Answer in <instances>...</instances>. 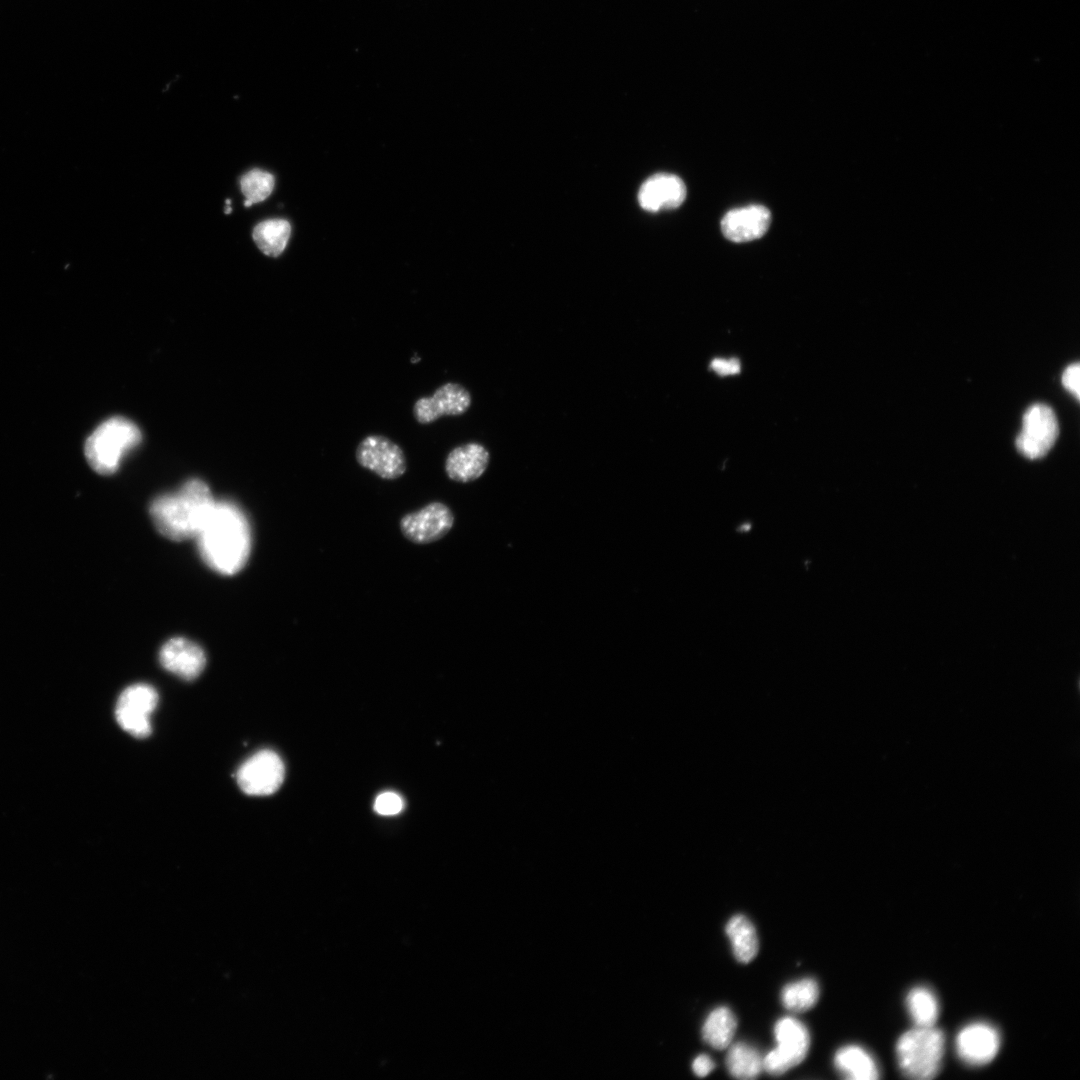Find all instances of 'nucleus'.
Listing matches in <instances>:
<instances>
[{
	"instance_id": "14",
	"label": "nucleus",
	"mask_w": 1080,
	"mask_h": 1080,
	"mask_svg": "<svg viewBox=\"0 0 1080 1080\" xmlns=\"http://www.w3.org/2000/svg\"><path fill=\"white\" fill-rule=\"evenodd\" d=\"M771 223L770 211L762 205H749L727 212L721 220L723 235L736 243L762 237Z\"/></svg>"
},
{
	"instance_id": "21",
	"label": "nucleus",
	"mask_w": 1080,
	"mask_h": 1080,
	"mask_svg": "<svg viewBox=\"0 0 1080 1080\" xmlns=\"http://www.w3.org/2000/svg\"><path fill=\"white\" fill-rule=\"evenodd\" d=\"M729 1073L738 1079H754L763 1070V1057L751 1045L743 1042L733 1044L726 1056Z\"/></svg>"
},
{
	"instance_id": "24",
	"label": "nucleus",
	"mask_w": 1080,
	"mask_h": 1080,
	"mask_svg": "<svg viewBox=\"0 0 1080 1080\" xmlns=\"http://www.w3.org/2000/svg\"><path fill=\"white\" fill-rule=\"evenodd\" d=\"M274 176L261 169H252L240 179V188L245 196L244 206L249 207L264 201L273 191Z\"/></svg>"
},
{
	"instance_id": "12",
	"label": "nucleus",
	"mask_w": 1080,
	"mask_h": 1080,
	"mask_svg": "<svg viewBox=\"0 0 1080 1080\" xmlns=\"http://www.w3.org/2000/svg\"><path fill=\"white\" fill-rule=\"evenodd\" d=\"M958 1056L967 1064L978 1066L992 1061L1000 1048L998 1031L984 1022L963 1027L955 1041Z\"/></svg>"
},
{
	"instance_id": "3",
	"label": "nucleus",
	"mask_w": 1080,
	"mask_h": 1080,
	"mask_svg": "<svg viewBox=\"0 0 1080 1080\" xmlns=\"http://www.w3.org/2000/svg\"><path fill=\"white\" fill-rule=\"evenodd\" d=\"M141 431L124 417H112L101 423L85 443V456L94 471L114 473L122 458L141 442Z\"/></svg>"
},
{
	"instance_id": "29",
	"label": "nucleus",
	"mask_w": 1080,
	"mask_h": 1080,
	"mask_svg": "<svg viewBox=\"0 0 1080 1080\" xmlns=\"http://www.w3.org/2000/svg\"><path fill=\"white\" fill-rule=\"evenodd\" d=\"M226 204H227V206L225 207V213L229 214L232 211L231 207L229 206V204H230L229 199H227Z\"/></svg>"
},
{
	"instance_id": "9",
	"label": "nucleus",
	"mask_w": 1080,
	"mask_h": 1080,
	"mask_svg": "<svg viewBox=\"0 0 1080 1080\" xmlns=\"http://www.w3.org/2000/svg\"><path fill=\"white\" fill-rule=\"evenodd\" d=\"M454 520V514L447 504L433 501L405 514L399 526L407 540L423 545L442 539L453 527Z\"/></svg>"
},
{
	"instance_id": "5",
	"label": "nucleus",
	"mask_w": 1080,
	"mask_h": 1080,
	"mask_svg": "<svg viewBox=\"0 0 1080 1080\" xmlns=\"http://www.w3.org/2000/svg\"><path fill=\"white\" fill-rule=\"evenodd\" d=\"M776 1047L763 1057V1070L778 1076L801 1063L810 1045L807 1027L798 1019L784 1017L774 1026Z\"/></svg>"
},
{
	"instance_id": "4",
	"label": "nucleus",
	"mask_w": 1080,
	"mask_h": 1080,
	"mask_svg": "<svg viewBox=\"0 0 1080 1080\" xmlns=\"http://www.w3.org/2000/svg\"><path fill=\"white\" fill-rule=\"evenodd\" d=\"M944 1036L933 1026H916L904 1032L896 1044L901 1072L913 1079H931L940 1070Z\"/></svg>"
},
{
	"instance_id": "2",
	"label": "nucleus",
	"mask_w": 1080,
	"mask_h": 1080,
	"mask_svg": "<svg viewBox=\"0 0 1080 1080\" xmlns=\"http://www.w3.org/2000/svg\"><path fill=\"white\" fill-rule=\"evenodd\" d=\"M215 501L205 482L191 479L178 491L154 499L149 512L163 536L183 541L196 537Z\"/></svg>"
},
{
	"instance_id": "10",
	"label": "nucleus",
	"mask_w": 1080,
	"mask_h": 1080,
	"mask_svg": "<svg viewBox=\"0 0 1080 1080\" xmlns=\"http://www.w3.org/2000/svg\"><path fill=\"white\" fill-rule=\"evenodd\" d=\"M285 767L280 756L272 750H261L248 758L237 772L241 790L251 796H267L283 783Z\"/></svg>"
},
{
	"instance_id": "22",
	"label": "nucleus",
	"mask_w": 1080,
	"mask_h": 1080,
	"mask_svg": "<svg viewBox=\"0 0 1080 1080\" xmlns=\"http://www.w3.org/2000/svg\"><path fill=\"white\" fill-rule=\"evenodd\" d=\"M909 1015L916 1026H933L938 1018L939 1005L934 993L926 987H915L906 997Z\"/></svg>"
},
{
	"instance_id": "15",
	"label": "nucleus",
	"mask_w": 1080,
	"mask_h": 1080,
	"mask_svg": "<svg viewBox=\"0 0 1080 1080\" xmlns=\"http://www.w3.org/2000/svg\"><path fill=\"white\" fill-rule=\"evenodd\" d=\"M490 453L481 443L471 441L452 448L444 461L447 477L458 483L479 479L488 468Z\"/></svg>"
},
{
	"instance_id": "27",
	"label": "nucleus",
	"mask_w": 1080,
	"mask_h": 1080,
	"mask_svg": "<svg viewBox=\"0 0 1080 1080\" xmlns=\"http://www.w3.org/2000/svg\"><path fill=\"white\" fill-rule=\"evenodd\" d=\"M710 367L721 376L734 375L740 371V362L737 359H714Z\"/></svg>"
},
{
	"instance_id": "17",
	"label": "nucleus",
	"mask_w": 1080,
	"mask_h": 1080,
	"mask_svg": "<svg viewBox=\"0 0 1080 1080\" xmlns=\"http://www.w3.org/2000/svg\"><path fill=\"white\" fill-rule=\"evenodd\" d=\"M837 1071L848 1079L875 1080L879 1069L874 1058L858 1045H846L838 1049L834 1056Z\"/></svg>"
},
{
	"instance_id": "8",
	"label": "nucleus",
	"mask_w": 1080,
	"mask_h": 1080,
	"mask_svg": "<svg viewBox=\"0 0 1080 1080\" xmlns=\"http://www.w3.org/2000/svg\"><path fill=\"white\" fill-rule=\"evenodd\" d=\"M1058 434L1059 425L1055 412L1048 405L1037 403L1024 413L1016 447L1023 456L1038 459L1050 451Z\"/></svg>"
},
{
	"instance_id": "25",
	"label": "nucleus",
	"mask_w": 1080,
	"mask_h": 1080,
	"mask_svg": "<svg viewBox=\"0 0 1080 1080\" xmlns=\"http://www.w3.org/2000/svg\"><path fill=\"white\" fill-rule=\"evenodd\" d=\"M403 809V800L395 792H384L377 796L374 802V810L385 816L396 815Z\"/></svg>"
},
{
	"instance_id": "19",
	"label": "nucleus",
	"mask_w": 1080,
	"mask_h": 1080,
	"mask_svg": "<svg viewBox=\"0 0 1080 1080\" xmlns=\"http://www.w3.org/2000/svg\"><path fill=\"white\" fill-rule=\"evenodd\" d=\"M737 1020L733 1012L724 1006L712 1010L702 1026L703 1040L715 1049L728 1047L734 1037Z\"/></svg>"
},
{
	"instance_id": "1",
	"label": "nucleus",
	"mask_w": 1080,
	"mask_h": 1080,
	"mask_svg": "<svg viewBox=\"0 0 1080 1080\" xmlns=\"http://www.w3.org/2000/svg\"><path fill=\"white\" fill-rule=\"evenodd\" d=\"M195 539L203 561L222 575L240 571L251 550L249 522L229 501H215Z\"/></svg>"
},
{
	"instance_id": "13",
	"label": "nucleus",
	"mask_w": 1080,
	"mask_h": 1080,
	"mask_svg": "<svg viewBox=\"0 0 1080 1080\" xmlns=\"http://www.w3.org/2000/svg\"><path fill=\"white\" fill-rule=\"evenodd\" d=\"M160 664L168 672L184 680H194L206 665L203 649L183 637L168 640L159 653Z\"/></svg>"
},
{
	"instance_id": "6",
	"label": "nucleus",
	"mask_w": 1080,
	"mask_h": 1080,
	"mask_svg": "<svg viewBox=\"0 0 1080 1080\" xmlns=\"http://www.w3.org/2000/svg\"><path fill=\"white\" fill-rule=\"evenodd\" d=\"M355 459L359 466L384 480H396L407 470L403 449L381 434H369L361 439L355 450Z\"/></svg>"
},
{
	"instance_id": "7",
	"label": "nucleus",
	"mask_w": 1080,
	"mask_h": 1080,
	"mask_svg": "<svg viewBox=\"0 0 1080 1080\" xmlns=\"http://www.w3.org/2000/svg\"><path fill=\"white\" fill-rule=\"evenodd\" d=\"M158 693L150 685L138 683L124 689L115 707V718L120 727L136 738L151 734L150 717L158 704Z\"/></svg>"
},
{
	"instance_id": "20",
	"label": "nucleus",
	"mask_w": 1080,
	"mask_h": 1080,
	"mask_svg": "<svg viewBox=\"0 0 1080 1080\" xmlns=\"http://www.w3.org/2000/svg\"><path fill=\"white\" fill-rule=\"evenodd\" d=\"M291 233L290 223L285 219H268L253 229V240L266 255L277 257L287 246Z\"/></svg>"
},
{
	"instance_id": "16",
	"label": "nucleus",
	"mask_w": 1080,
	"mask_h": 1080,
	"mask_svg": "<svg viewBox=\"0 0 1080 1080\" xmlns=\"http://www.w3.org/2000/svg\"><path fill=\"white\" fill-rule=\"evenodd\" d=\"M685 198L686 186L682 179L668 173L649 177L638 192L640 206L650 212L676 208Z\"/></svg>"
},
{
	"instance_id": "11",
	"label": "nucleus",
	"mask_w": 1080,
	"mask_h": 1080,
	"mask_svg": "<svg viewBox=\"0 0 1080 1080\" xmlns=\"http://www.w3.org/2000/svg\"><path fill=\"white\" fill-rule=\"evenodd\" d=\"M471 404L472 396L465 386L458 382H446L431 395L416 399L412 412L417 423L428 425L441 417L463 415Z\"/></svg>"
},
{
	"instance_id": "18",
	"label": "nucleus",
	"mask_w": 1080,
	"mask_h": 1080,
	"mask_svg": "<svg viewBox=\"0 0 1080 1080\" xmlns=\"http://www.w3.org/2000/svg\"><path fill=\"white\" fill-rule=\"evenodd\" d=\"M725 930L736 960L741 963L752 961L758 953L759 945L751 921L744 915H735L729 919Z\"/></svg>"
},
{
	"instance_id": "23",
	"label": "nucleus",
	"mask_w": 1080,
	"mask_h": 1080,
	"mask_svg": "<svg viewBox=\"0 0 1080 1080\" xmlns=\"http://www.w3.org/2000/svg\"><path fill=\"white\" fill-rule=\"evenodd\" d=\"M818 997V984L811 978L791 982L784 986L781 992L783 1006L793 1012H805L811 1009L817 1003Z\"/></svg>"
},
{
	"instance_id": "28",
	"label": "nucleus",
	"mask_w": 1080,
	"mask_h": 1080,
	"mask_svg": "<svg viewBox=\"0 0 1080 1080\" xmlns=\"http://www.w3.org/2000/svg\"><path fill=\"white\" fill-rule=\"evenodd\" d=\"M714 1067V1061L706 1054L697 1056L692 1063L693 1072L699 1077L708 1075Z\"/></svg>"
},
{
	"instance_id": "26",
	"label": "nucleus",
	"mask_w": 1080,
	"mask_h": 1080,
	"mask_svg": "<svg viewBox=\"0 0 1080 1080\" xmlns=\"http://www.w3.org/2000/svg\"><path fill=\"white\" fill-rule=\"evenodd\" d=\"M1080 366L1079 363H1072L1069 365L1062 375V384L1066 390L1072 393L1077 400L1080 398Z\"/></svg>"
}]
</instances>
